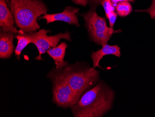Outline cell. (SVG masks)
<instances>
[{
  "label": "cell",
  "instance_id": "1",
  "mask_svg": "<svg viewBox=\"0 0 155 117\" xmlns=\"http://www.w3.org/2000/svg\"><path fill=\"white\" fill-rule=\"evenodd\" d=\"M115 95L110 86L100 80L70 109L75 117H102L112 109Z\"/></svg>",
  "mask_w": 155,
  "mask_h": 117
},
{
  "label": "cell",
  "instance_id": "5",
  "mask_svg": "<svg viewBox=\"0 0 155 117\" xmlns=\"http://www.w3.org/2000/svg\"><path fill=\"white\" fill-rule=\"evenodd\" d=\"M79 15L84 19V25L91 40L98 45L107 44L113 34L122 31L121 29L115 30L108 27L105 18L98 15L95 9Z\"/></svg>",
  "mask_w": 155,
  "mask_h": 117
},
{
  "label": "cell",
  "instance_id": "4",
  "mask_svg": "<svg viewBox=\"0 0 155 117\" xmlns=\"http://www.w3.org/2000/svg\"><path fill=\"white\" fill-rule=\"evenodd\" d=\"M47 78L52 84V102L63 109L70 108L78 100L72 88L60 71L53 68L48 73Z\"/></svg>",
  "mask_w": 155,
  "mask_h": 117
},
{
  "label": "cell",
  "instance_id": "6",
  "mask_svg": "<svg viewBox=\"0 0 155 117\" xmlns=\"http://www.w3.org/2000/svg\"><path fill=\"white\" fill-rule=\"evenodd\" d=\"M50 32L51 30L44 29H40L38 32H31L32 43L35 45L39 51V55L34 59L35 60H44L41 57L42 54H45L47 50L51 48L58 46L61 39L72 41L70 33L68 31L54 36L47 35L48 33Z\"/></svg>",
  "mask_w": 155,
  "mask_h": 117
},
{
  "label": "cell",
  "instance_id": "13",
  "mask_svg": "<svg viewBox=\"0 0 155 117\" xmlns=\"http://www.w3.org/2000/svg\"><path fill=\"white\" fill-rule=\"evenodd\" d=\"M115 9L117 15L120 17H125L132 12V8L129 2L123 1L117 3Z\"/></svg>",
  "mask_w": 155,
  "mask_h": 117
},
{
  "label": "cell",
  "instance_id": "8",
  "mask_svg": "<svg viewBox=\"0 0 155 117\" xmlns=\"http://www.w3.org/2000/svg\"><path fill=\"white\" fill-rule=\"evenodd\" d=\"M15 22L14 15L5 0H0V27L4 32L18 34V30L14 25Z\"/></svg>",
  "mask_w": 155,
  "mask_h": 117
},
{
  "label": "cell",
  "instance_id": "10",
  "mask_svg": "<svg viewBox=\"0 0 155 117\" xmlns=\"http://www.w3.org/2000/svg\"><path fill=\"white\" fill-rule=\"evenodd\" d=\"M14 33L4 32L1 29L0 33V58L6 59L10 58L14 53L15 46L13 41Z\"/></svg>",
  "mask_w": 155,
  "mask_h": 117
},
{
  "label": "cell",
  "instance_id": "2",
  "mask_svg": "<svg viewBox=\"0 0 155 117\" xmlns=\"http://www.w3.org/2000/svg\"><path fill=\"white\" fill-rule=\"evenodd\" d=\"M8 6L13 13L18 28L25 33L36 32L40 29L37 19L47 14L48 9L40 0H8Z\"/></svg>",
  "mask_w": 155,
  "mask_h": 117
},
{
  "label": "cell",
  "instance_id": "16",
  "mask_svg": "<svg viewBox=\"0 0 155 117\" xmlns=\"http://www.w3.org/2000/svg\"><path fill=\"white\" fill-rule=\"evenodd\" d=\"M117 16V14L115 11H111L110 13L107 16H106L107 19H108L109 22L110 27V28H114Z\"/></svg>",
  "mask_w": 155,
  "mask_h": 117
},
{
  "label": "cell",
  "instance_id": "15",
  "mask_svg": "<svg viewBox=\"0 0 155 117\" xmlns=\"http://www.w3.org/2000/svg\"><path fill=\"white\" fill-rule=\"evenodd\" d=\"M135 12H145L148 13L151 19L155 20V0H152L151 5L147 9L135 10Z\"/></svg>",
  "mask_w": 155,
  "mask_h": 117
},
{
  "label": "cell",
  "instance_id": "14",
  "mask_svg": "<svg viewBox=\"0 0 155 117\" xmlns=\"http://www.w3.org/2000/svg\"><path fill=\"white\" fill-rule=\"evenodd\" d=\"M101 4L104 9L106 16H107L111 11H115V7L111 0H103Z\"/></svg>",
  "mask_w": 155,
  "mask_h": 117
},
{
  "label": "cell",
  "instance_id": "3",
  "mask_svg": "<svg viewBox=\"0 0 155 117\" xmlns=\"http://www.w3.org/2000/svg\"><path fill=\"white\" fill-rule=\"evenodd\" d=\"M60 71L68 81L78 101L100 81V72L84 62L68 64Z\"/></svg>",
  "mask_w": 155,
  "mask_h": 117
},
{
  "label": "cell",
  "instance_id": "18",
  "mask_svg": "<svg viewBox=\"0 0 155 117\" xmlns=\"http://www.w3.org/2000/svg\"><path fill=\"white\" fill-rule=\"evenodd\" d=\"M111 1L113 4H114L115 7L116 8V6L118 2L123 1L131 2H134L135 0H111Z\"/></svg>",
  "mask_w": 155,
  "mask_h": 117
},
{
  "label": "cell",
  "instance_id": "7",
  "mask_svg": "<svg viewBox=\"0 0 155 117\" xmlns=\"http://www.w3.org/2000/svg\"><path fill=\"white\" fill-rule=\"evenodd\" d=\"M79 10L80 9L77 8L67 6L61 13L44 15L40 17L38 20L45 19L47 24L55 21H62L70 25H74L77 27H79V20L76 15Z\"/></svg>",
  "mask_w": 155,
  "mask_h": 117
},
{
  "label": "cell",
  "instance_id": "17",
  "mask_svg": "<svg viewBox=\"0 0 155 117\" xmlns=\"http://www.w3.org/2000/svg\"><path fill=\"white\" fill-rule=\"evenodd\" d=\"M77 5L86 6L88 3V0H71Z\"/></svg>",
  "mask_w": 155,
  "mask_h": 117
},
{
  "label": "cell",
  "instance_id": "12",
  "mask_svg": "<svg viewBox=\"0 0 155 117\" xmlns=\"http://www.w3.org/2000/svg\"><path fill=\"white\" fill-rule=\"evenodd\" d=\"M15 37L17 39V44L15 50V53L17 58L19 60L20 55L21 54L22 50L28 44L32 43L31 32L25 33L20 30L18 34L15 36Z\"/></svg>",
  "mask_w": 155,
  "mask_h": 117
},
{
  "label": "cell",
  "instance_id": "9",
  "mask_svg": "<svg viewBox=\"0 0 155 117\" xmlns=\"http://www.w3.org/2000/svg\"><path fill=\"white\" fill-rule=\"evenodd\" d=\"M109 55H114L117 57L121 56L120 48L117 45H110L107 44L102 46V48L96 51H92L91 55L93 60V68L100 67L104 69L100 66V63L103 57Z\"/></svg>",
  "mask_w": 155,
  "mask_h": 117
},
{
  "label": "cell",
  "instance_id": "11",
  "mask_svg": "<svg viewBox=\"0 0 155 117\" xmlns=\"http://www.w3.org/2000/svg\"><path fill=\"white\" fill-rule=\"evenodd\" d=\"M68 47V44L66 43L62 42L56 47L47 50V53L54 60L56 68L59 70H61L69 64L68 61L64 60Z\"/></svg>",
  "mask_w": 155,
  "mask_h": 117
}]
</instances>
